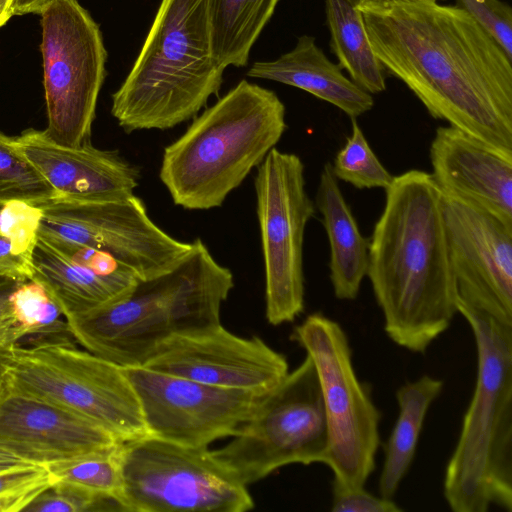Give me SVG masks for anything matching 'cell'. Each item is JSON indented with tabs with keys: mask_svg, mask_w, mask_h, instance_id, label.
Returning a JSON list of instances; mask_svg holds the SVG:
<instances>
[{
	"mask_svg": "<svg viewBox=\"0 0 512 512\" xmlns=\"http://www.w3.org/2000/svg\"><path fill=\"white\" fill-rule=\"evenodd\" d=\"M12 3L13 0H0V27L5 25L13 16Z\"/></svg>",
	"mask_w": 512,
	"mask_h": 512,
	"instance_id": "f35d334b",
	"label": "cell"
},
{
	"mask_svg": "<svg viewBox=\"0 0 512 512\" xmlns=\"http://www.w3.org/2000/svg\"><path fill=\"white\" fill-rule=\"evenodd\" d=\"M19 283L20 281L0 276V353L22 340L9 300Z\"/></svg>",
	"mask_w": 512,
	"mask_h": 512,
	"instance_id": "e575fe53",
	"label": "cell"
},
{
	"mask_svg": "<svg viewBox=\"0 0 512 512\" xmlns=\"http://www.w3.org/2000/svg\"><path fill=\"white\" fill-rule=\"evenodd\" d=\"M351 119V135L331 164L333 174L357 189H387L394 176L374 154L356 119Z\"/></svg>",
	"mask_w": 512,
	"mask_h": 512,
	"instance_id": "f1b7e54d",
	"label": "cell"
},
{
	"mask_svg": "<svg viewBox=\"0 0 512 512\" xmlns=\"http://www.w3.org/2000/svg\"><path fill=\"white\" fill-rule=\"evenodd\" d=\"M247 75L304 90L351 118L368 112L374 105L372 95L347 78L309 35L300 36L295 47L276 60L255 62Z\"/></svg>",
	"mask_w": 512,
	"mask_h": 512,
	"instance_id": "ffe728a7",
	"label": "cell"
},
{
	"mask_svg": "<svg viewBox=\"0 0 512 512\" xmlns=\"http://www.w3.org/2000/svg\"><path fill=\"white\" fill-rule=\"evenodd\" d=\"M54 0H13L12 14L24 15L29 13L40 14Z\"/></svg>",
	"mask_w": 512,
	"mask_h": 512,
	"instance_id": "8d00e7d4",
	"label": "cell"
},
{
	"mask_svg": "<svg viewBox=\"0 0 512 512\" xmlns=\"http://www.w3.org/2000/svg\"><path fill=\"white\" fill-rule=\"evenodd\" d=\"M149 435L191 447L234 436L268 393L208 385L144 366L125 367Z\"/></svg>",
	"mask_w": 512,
	"mask_h": 512,
	"instance_id": "5bb4252c",
	"label": "cell"
},
{
	"mask_svg": "<svg viewBox=\"0 0 512 512\" xmlns=\"http://www.w3.org/2000/svg\"><path fill=\"white\" fill-rule=\"evenodd\" d=\"M51 483L45 466L29 465L0 471V512L24 511Z\"/></svg>",
	"mask_w": 512,
	"mask_h": 512,
	"instance_id": "1f68e13d",
	"label": "cell"
},
{
	"mask_svg": "<svg viewBox=\"0 0 512 512\" xmlns=\"http://www.w3.org/2000/svg\"><path fill=\"white\" fill-rule=\"evenodd\" d=\"M512 59V8L501 0H455Z\"/></svg>",
	"mask_w": 512,
	"mask_h": 512,
	"instance_id": "d6a6232c",
	"label": "cell"
},
{
	"mask_svg": "<svg viewBox=\"0 0 512 512\" xmlns=\"http://www.w3.org/2000/svg\"><path fill=\"white\" fill-rule=\"evenodd\" d=\"M291 339L306 351L318 375L328 429L323 464L333 472L332 484L364 487L375 469L381 412L356 374L347 334L317 312L295 327Z\"/></svg>",
	"mask_w": 512,
	"mask_h": 512,
	"instance_id": "9c48e42d",
	"label": "cell"
},
{
	"mask_svg": "<svg viewBox=\"0 0 512 512\" xmlns=\"http://www.w3.org/2000/svg\"><path fill=\"white\" fill-rule=\"evenodd\" d=\"M37 205L42 210L40 234L107 253L139 280L170 270L192 246L156 225L142 199L135 195L107 202L54 197Z\"/></svg>",
	"mask_w": 512,
	"mask_h": 512,
	"instance_id": "4fadbf2b",
	"label": "cell"
},
{
	"mask_svg": "<svg viewBox=\"0 0 512 512\" xmlns=\"http://www.w3.org/2000/svg\"><path fill=\"white\" fill-rule=\"evenodd\" d=\"M0 276L20 282L34 280L35 268L15 254L9 241L0 234Z\"/></svg>",
	"mask_w": 512,
	"mask_h": 512,
	"instance_id": "d590c367",
	"label": "cell"
},
{
	"mask_svg": "<svg viewBox=\"0 0 512 512\" xmlns=\"http://www.w3.org/2000/svg\"><path fill=\"white\" fill-rule=\"evenodd\" d=\"M437 1V0H436Z\"/></svg>",
	"mask_w": 512,
	"mask_h": 512,
	"instance_id": "60d3db41",
	"label": "cell"
},
{
	"mask_svg": "<svg viewBox=\"0 0 512 512\" xmlns=\"http://www.w3.org/2000/svg\"><path fill=\"white\" fill-rule=\"evenodd\" d=\"M120 445L121 443L47 466L51 482L67 483L91 493L112 498L120 504L122 491Z\"/></svg>",
	"mask_w": 512,
	"mask_h": 512,
	"instance_id": "484cf974",
	"label": "cell"
},
{
	"mask_svg": "<svg viewBox=\"0 0 512 512\" xmlns=\"http://www.w3.org/2000/svg\"><path fill=\"white\" fill-rule=\"evenodd\" d=\"M9 300L21 341L70 336L64 315L41 283L20 282Z\"/></svg>",
	"mask_w": 512,
	"mask_h": 512,
	"instance_id": "4316f807",
	"label": "cell"
},
{
	"mask_svg": "<svg viewBox=\"0 0 512 512\" xmlns=\"http://www.w3.org/2000/svg\"><path fill=\"white\" fill-rule=\"evenodd\" d=\"M385 191L367 276L387 336L423 354L458 313L443 195L431 173L418 169L394 176Z\"/></svg>",
	"mask_w": 512,
	"mask_h": 512,
	"instance_id": "7a4b0ae2",
	"label": "cell"
},
{
	"mask_svg": "<svg viewBox=\"0 0 512 512\" xmlns=\"http://www.w3.org/2000/svg\"><path fill=\"white\" fill-rule=\"evenodd\" d=\"M210 0H162L111 113L126 132L165 130L193 117L217 95L223 68L211 37Z\"/></svg>",
	"mask_w": 512,
	"mask_h": 512,
	"instance_id": "8992f818",
	"label": "cell"
},
{
	"mask_svg": "<svg viewBox=\"0 0 512 512\" xmlns=\"http://www.w3.org/2000/svg\"><path fill=\"white\" fill-rule=\"evenodd\" d=\"M430 161L431 175L442 194L512 227V157L448 125L436 129Z\"/></svg>",
	"mask_w": 512,
	"mask_h": 512,
	"instance_id": "d6986e66",
	"label": "cell"
},
{
	"mask_svg": "<svg viewBox=\"0 0 512 512\" xmlns=\"http://www.w3.org/2000/svg\"><path fill=\"white\" fill-rule=\"evenodd\" d=\"M29 465L34 464H30L8 452L0 450V471Z\"/></svg>",
	"mask_w": 512,
	"mask_h": 512,
	"instance_id": "74e56055",
	"label": "cell"
},
{
	"mask_svg": "<svg viewBox=\"0 0 512 512\" xmlns=\"http://www.w3.org/2000/svg\"><path fill=\"white\" fill-rule=\"evenodd\" d=\"M208 385L267 393L289 372L286 358L258 337L221 323L165 339L143 365Z\"/></svg>",
	"mask_w": 512,
	"mask_h": 512,
	"instance_id": "9a60e30c",
	"label": "cell"
},
{
	"mask_svg": "<svg viewBox=\"0 0 512 512\" xmlns=\"http://www.w3.org/2000/svg\"><path fill=\"white\" fill-rule=\"evenodd\" d=\"M0 382H1V373H0Z\"/></svg>",
	"mask_w": 512,
	"mask_h": 512,
	"instance_id": "ab89813d",
	"label": "cell"
},
{
	"mask_svg": "<svg viewBox=\"0 0 512 512\" xmlns=\"http://www.w3.org/2000/svg\"><path fill=\"white\" fill-rule=\"evenodd\" d=\"M443 381L423 375L396 391L399 414L384 447L379 493L392 499L413 461L419 436L430 405L440 395Z\"/></svg>",
	"mask_w": 512,
	"mask_h": 512,
	"instance_id": "603a6c76",
	"label": "cell"
},
{
	"mask_svg": "<svg viewBox=\"0 0 512 512\" xmlns=\"http://www.w3.org/2000/svg\"><path fill=\"white\" fill-rule=\"evenodd\" d=\"M257 217L265 271L266 318L294 321L304 310L303 245L315 204L299 156L273 148L257 167Z\"/></svg>",
	"mask_w": 512,
	"mask_h": 512,
	"instance_id": "7c38bea8",
	"label": "cell"
},
{
	"mask_svg": "<svg viewBox=\"0 0 512 512\" xmlns=\"http://www.w3.org/2000/svg\"><path fill=\"white\" fill-rule=\"evenodd\" d=\"M442 195L457 296L512 320V227L469 203Z\"/></svg>",
	"mask_w": 512,
	"mask_h": 512,
	"instance_id": "2e32d148",
	"label": "cell"
},
{
	"mask_svg": "<svg viewBox=\"0 0 512 512\" xmlns=\"http://www.w3.org/2000/svg\"><path fill=\"white\" fill-rule=\"evenodd\" d=\"M279 0H210L214 55L223 68L243 67Z\"/></svg>",
	"mask_w": 512,
	"mask_h": 512,
	"instance_id": "d4e9b609",
	"label": "cell"
},
{
	"mask_svg": "<svg viewBox=\"0 0 512 512\" xmlns=\"http://www.w3.org/2000/svg\"><path fill=\"white\" fill-rule=\"evenodd\" d=\"M41 219L42 210L37 204L10 201L0 206V234L9 241L15 254L32 265Z\"/></svg>",
	"mask_w": 512,
	"mask_h": 512,
	"instance_id": "f546056e",
	"label": "cell"
},
{
	"mask_svg": "<svg viewBox=\"0 0 512 512\" xmlns=\"http://www.w3.org/2000/svg\"><path fill=\"white\" fill-rule=\"evenodd\" d=\"M125 512H245L254 508L247 486L208 447L152 435L120 445Z\"/></svg>",
	"mask_w": 512,
	"mask_h": 512,
	"instance_id": "30bf717a",
	"label": "cell"
},
{
	"mask_svg": "<svg viewBox=\"0 0 512 512\" xmlns=\"http://www.w3.org/2000/svg\"><path fill=\"white\" fill-rule=\"evenodd\" d=\"M24 511L87 512L123 511V509L112 498L97 495L67 483L54 482L43 490Z\"/></svg>",
	"mask_w": 512,
	"mask_h": 512,
	"instance_id": "4dcf8cb0",
	"label": "cell"
},
{
	"mask_svg": "<svg viewBox=\"0 0 512 512\" xmlns=\"http://www.w3.org/2000/svg\"><path fill=\"white\" fill-rule=\"evenodd\" d=\"M232 437L212 453L245 486L283 466L324 462L327 420L318 375L308 355L262 398Z\"/></svg>",
	"mask_w": 512,
	"mask_h": 512,
	"instance_id": "ba28073f",
	"label": "cell"
},
{
	"mask_svg": "<svg viewBox=\"0 0 512 512\" xmlns=\"http://www.w3.org/2000/svg\"><path fill=\"white\" fill-rule=\"evenodd\" d=\"M325 13L338 65L366 92L385 91V69L373 51L356 0H326Z\"/></svg>",
	"mask_w": 512,
	"mask_h": 512,
	"instance_id": "cb8c5ba5",
	"label": "cell"
},
{
	"mask_svg": "<svg viewBox=\"0 0 512 512\" xmlns=\"http://www.w3.org/2000/svg\"><path fill=\"white\" fill-rule=\"evenodd\" d=\"M11 388L70 410L119 441L149 435L124 366L77 348L69 336L28 340L0 353Z\"/></svg>",
	"mask_w": 512,
	"mask_h": 512,
	"instance_id": "52a82bcc",
	"label": "cell"
},
{
	"mask_svg": "<svg viewBox=\"0 0 512 512\" xmlns=\"http://www.w3.org/2000/svg\"><path fill=\"white\" fill-rule=\"evenodd\" d=\"M170 270L138 280L126 296L65 317L71 337L85 350L124 367L143 366L165 339L220 324L234 287L201 239Z\"/></svg>",
	"mask_w": 512,
	"mask_h": 512,
	"instance_id": "3957f363",
	"label": "cell"
},
{
	"mask_svg": "<svg viewBox=\"0 0 512 512\" xmlns=\"http://www.w3.org/2000/svg\"><path fill=\"white\" fill-rule=\"evenodd\" d=\"M333 512H399V507L392 499L375 496L364 487H344L332 484Z\"/></svg>",
	"mask_w": 512,
	"mask_h": 512,
	"instance_id": "836d02e7",
	"label": "cell"
},
{
	"mask_svg": "<svg viewBox=\"0 0 512 512\" xmlns=\"http://www.w3.org/2000/svg\"><path fill=\"white\" fill-rule=\"evenodd\" d=\"M46 136L77 147L90 140L107 51L98 24L77 0H54L41 13Z\"/></svg>",
	"mask_w": 512,
	"mask_h": 512,
	"instance_id": "8fae6325",
	"label": "cell"
},
{
	"mask_svg": "<svg viewBox=\"0 0 512 512\" xmlns=\"http://www.w3.org/2000/svg\"><path fill=\"white\" fill-rule=\"evenodd\" d=\"M285 112L274 91L241 80L194 118L162 156L159 178L174 204L188 210L221 206L280 141Z\"/></svg>",
	"mask_w": 512,
	"mask_h": 512,
	"instance_id": "5b68a950",
	"label": "cell"
},
{
	"mask_svg": "<svg viewBox=\"0 0 512 512\" xmlns=\"http://www.w3.org/2000/svg\"><path fill=\"white\" fill-rule=\"evenodd\" d=\"M122 443L94 422L0 382V450L50 466Z\"/></svg>",
	"mask_w": 512,
	"mask_h": 512,
	"instance_id": "e0dca14e",
	"label": "cell"
},
{
	"mask_svg": "<svg viewBox=\"0 0 512 512\" xmlns=\"http://www.w3.org/2000/svg\"><path fill=\"white\" fill-rule=\"evenodd\" d=\"M315 207L323 217L330 245V281L339 300L357 298L369 263V239L359 231L332 171L326 163L321 171Z\"/></svg>",
	"mask_w": 512,
	"mask_h": 512,
	"instance_id": "44dd1931",
	"label": "cell"
},
{
	"mask_svg": "<svg viewBox=\"0 0 512 512\" xmlns=\"http://www.w3.org/2000/svg\"><path fill=\"white\" fill-rule=\"evenodd\" d=\"M58 197L20 149L15 137L0 132V206L10 201L42 203Z\"/></svg>",
	"mask_w": 512,
	"mask_h": 512,
	"instance_id": "83f0119b",
	"label": "cell"
},
{
	"mask_svg": "<svg viewBox=\"0 0 512 512\" xmlns=\"http://www.w3.org/2000/svg\"><path fill=\"white\" fill-rule=\"evenodd\" d=\"M385 71L435 119L512 157V59L465 11L436 0H356Z\"/></svg>",
	"mask_w": 512,
	"mask_h": 512,
	"instance_id": "6da1fadb",
	"label": "cell"
},
{
	"mask_svg": "<svg viewBox=\"0 0 512 512\" xmlns=\"http://www.w3.org/2000/svg\"><path fill=\"white\" fill-rule=\"evenodd\" d=\"M15 140L60 198L107 202L135 195L140 171L117 151L95 148L90 141L77 147L60 145L35 129Z\"/></svg>",
	"mask_w": 512,
	"mask_h": 512,
	"instance_id": "ac0fdd59",
	"label": "cell"
},
{
	"mask_svg": "<svg viewBox=\"0 0 512 512\" xmlns=\"http://www.w3.org/2000/svg\"><path fill=\"white\" fill-rule=\"evenodd\" d=\"M477 350L474 392L447 463L443 494L454 512L512 511V320L457 296Z\"/></svg>",
	"mask_w": 512,
	"mask_h": 512,
	"instance_id": "277c9868",
	"label": "cell"
},
{
	"mask_svg": "<svg viewBox=\"0 0 512 512\" xmlns=\"http://www.w3.org/2000/svg\"><path fill=\"white\" fill-rule=\"evenodd\" d=\"M33 265L34 281L44 286L64 317L116 301L130 293L139 280L129 271L97 273L59 254L40 239Z\"/></svg>",
	"mask_w": 512,
	"mask_h": 512,
	"instance_id": "7402d4cb",
	"label": "cell"
}]
</instances>
